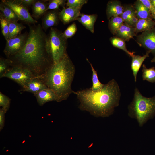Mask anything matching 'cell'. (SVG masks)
<instances>
[{
    "mask_svg": "<svg viewBox=\"0 0 155 155\" xmlns=\"http://www.w3.org/2000/svg\"><path fill=\"white\" fill-rule=\"evenodd\" d=\"M81 9L68 7L63 8L59 13V18L64 24L77 20L81 13Z\"/></svg>",
    "mask_w": 155,
    "mask_h": 155,
    "instance_id": "obj_10",
    "label": "cell"
},
{
    "mask_svg": "<svg viewBox=\"0 0 155 155\" xmlns=\"http://www.w3.org/2000/svg\"><path fill=\"white\" fill-rule=\"evenodd\" d=\"M124 23L120 16L112 17L109 20L108 27L110 31L113 35Z\"/></svg>",
    "mask_w": 155,
    "mask_h": 155,
    "instance_id": "obj_23",
    "label": "cell"
},
{
    "mask_svg": "<svg viewBox=\"0 0 155 155\" xmlns=\"http://www.w3.org/2000/svg\"><path fill=\"white\" fill-rule=\"evenodd\" d=\"M87 2V0H68L66 5L68 7L81 9Z\"/></svg>",
    "mask_w": 155,
    "mask_h": 155,
    "instance_id": "obj_31",
    "label": "cell"
},
{
    "mask_svg": "<svg viewBox=\"0 0 155 155\" xmlns=\"http://www.w3.org/2000/svg\"><path fill=\"white\" fill-rule=\"evenodd\" d=\"M88 62L90 63L92 72V85L90 88L93 90L96 91L100 89L104 84L101 83L98 78L97 72L95 70L92 64L89 61L88 59H86Z\"/></svg>",
    "mask_w": 155,
    "mask_h": 155,
    "instance_id": "obj_26",
    "label": "cell"
},
{
    "mask_svg": "<svg viewBox=\"0 0 155 155\" xmlns=\"http://www.w3.org/2000/svg\"><path fill=\"white\" fill-rule=\"evenodd\" d=\"M46 88H48L43 81L40 78L35 77L22 87V90L32 93L34 95Z\"/></svg>",
    "mask_w": 155,
    "mask_h": 155,
    "instance_id": "obj_12",
    "label": "cell"
},
{
    "mask_svg": "<svg viewBox=\"0 0 155 155\" xmlns=\"http://www.w3.org/2000/svg\"><path fill=\"white\" fill-rule=\"evenodd\" d=\"M1 2L10 8L19 20L29 24H35L37 21L29 13L28 8L23 5L19 0H2Z\"/></svg>",
    "mask_w": 155,
    "mask_h": 155,
    "instance_id": "obj_7",
    "label": "cell"
},
{
    "mask_svg": "<svg viewBox=\"0 0 155 155\" xmlns=\"http://www.w3.org/2000/svg\"><path fill=\"white\" fill-rule=\"evenodd\" d=\"M142 71L143 80H146L151 83L155 82V68L154 67L147 68L144 64L142 65Z\"/></svg>",
    "mask_w": 155,
    "mask_h": 155,
    "instance_id": "obj_25",
    "label": "cell"
},
{
    "mask_svg": "<svg viewBox=\"0 0 155 155\" xmlns=\"http://www.w3.org/2000/svg\"><path fill=\"white\" fill-rule=\"evenodd\" d=\"M133 7L138 19H153L149 9L140 0L135 2Z\"/></svg>",
    "mask_w": 155,
    "mask_h": 155,
    "instance_id": "obj_18",
    "label": "cell"
},
{
    "mask_svg": "<svg viewBox=\"0 0 155 155\" xmlns=\"http://www.w3.org/2000/svg\"><path fill=\"white\" fill-rule=\"evenodd\" d=\"M137 41L140 46L155 55V27L143 32L137 36Z\"/></svg>",
    "mask_w": 155,
    "mask_h": 155,
    "instance_id": "obj_9",
    "label": "cell"
},
{
    "mask_svg": "<svg viewBox=\"0 0 155 155\" xmlns=\"http://www.w3.org/2000/svg\"><path fill=\"white\" fill-rule=\"evenodd\" d=\"M110 40L113 46L123 50L129 56L131 57L134 55V52H131L127 50L125 41L122 39L116 36H114L111 37Z\"/></svg>",
    "mask_w": 155,
    "mask_h": 155,
    "instance_id": "obj_24",
    "label": "cell"
},
{
    "mask_svg": "<svg viewBox=\"0 0 155 155\" xmlns=\"http://www.w3.org/2000/svg\"><path fill=\"white\" fill-rule=\"evenodd\" d=\"M151 62H155V56L151 60Z\"/></svg>",
    "mask_w": 155,
    "mask_h": 155,
    "instance_id": "obj_39",
    "label": "cell"
},
{
    "mask_svg": "<svg viewBox=\"0 0 155 155\" xmlns=\"http://www.w3.org/2000/svg\"><path fill=\"white\" fill-rule=\"evenodd\" d=\"M149 10L153 19L155 22V7L151 4L150 0H140Z\"/></svg>",
    "mask_w": 155,
    "mask_h": 155,
    "instance_id": "obj_34",
    "label": "cell"
},
{
    "mask_svg": "<svg viewBox=\"0 0 155 155\" xmlns=\"http://www.w3.org/2000/svg\"><path fill=\"white\" fill-rule=\"evenodd\" d=\"M155 27V22L152 19H139L136 25V34L150 30Z\"/></svg>",
    "mask_w": 155,
    "mask_h": 155,
    "instance_id": "obj_21",
    "label": "cell"
},
{
    "mask_svg": "<svg viewBox=\"0 0 155 155\" xmlns=\"http://www.w3.org/2000/svg\"><path fill=\"white\" fill-rule=\"evenodd\" d=\"M10 99L7 96L0 92V106L6 112L9 108Z\"/></svg>",
    "mask_w": 155,
    "mask_h": 155,
    "instance_id": "obj_30",
    "label": "cell"
},
{
    "mask_svg": "<svg viewBox=\"0 0 155 155\" xmlns=\"http://www.w3.org/2000/svg\"><path fill=\"white\" fill-rule=\"evenodd\" d=\"M152 5L155 7V0H150Z\"/></svg>",
    "mask_w": 155,
    "mask_h": 155,
    "instance_id": "obj_38",
    "label": "cell"
},
{
    "mask_svg": "<svg viewBox=\"0 0 155 155\" xmlns=\"http://www.w3.org/2000/svg\"><path fill=\"white\" fill-rule=\"evenodd\" d=\"M59 13L56 10L46 12L42 20V26L44 31H46L49 28L58 24L59 20Z\"/></svg>",
    "mask_w": 155,
    "mask_h": 155,
    "instance_id": "obj_11",
    "label": "cell"
},
{
    "mask_svg": "<svg viewBox=\"0 0 155 155\" xmlns=\"http://www.w3.org/2000/svg\"><path fill=\"white\" fill-rule=\"evenodd\" d=\"M0 23L2 33L6 40H7L9 38V21L4 18L0 16Z\"/></svg>",
    "mask_w": 155,
    "mask_h": 155,
    "instance_id": "obj_28",
    "label": "cell"
},
{
    "mask_svg": "<svg viewBox=\"0 0 155 155\" xmlns=\"http://www.w3.org/2000/svg\"><path fill=\"white\" fill-rule=\"evenodd\" d=\"M116 36L125 41H128L136 35L135 28L132 27L124 22L116 32Z\"/></svg>",
    "mask_w": 155,
    "mask_h": 155,
    "instance_id": "obj_15",
    "label": "cell"
},
{
    "mask_svg": "<svg viewBox=\"0 0 155 155\" xmlns=\"http://www.w3.org/2000/svg\"><path fill=\"white\" fill-rule=\"evenodd\" d=\"M138 20L136 15H135L131 17L126 23L131 27L135 28Z\"/></svg>",
    "mask_w": 155,
    "mask_h": 155,
    "instance_id": "obj_35",
    "label": "cell"
},
{
    "mask_svg": "<svg viewBox=\"0 0 155 155\" xmlns=\"http://www.w3.org/2000/svg\"><path fill=\"white\" fill-rule=\"evenodd\" d=\"M73 93L76 95L80 104V109L88 112L96 117H108L119 105L121 96L117 81L112 79L104 84L100 90L87 88Z\"/></svg>",
    "mask_w": 155,
    "mask_h": 155,
    "instance_id": "obj_2",
    "label": "cell"
},
{
    "mask_svg": "<svg viewBox=\"0 0 155 155\" xmlns=\"http://www.w3.org/2000/svg\"><path fill=\"white\" fill-rule=\"evenodd\" d=\"M10 65L8 59L1 58L0 59V77L2 78L3 75L9 69L8 66Z\"/></svg>",
    "mask_w": 155,
    "mask_h": 155,
    "instance_id": "obj_33",
    "label": "cell"
},
{
    "mask_svg": "<svg viewBox=\"0 0 155 155\" xmlns=\"http://www.w3.org/2000/svg\"><path fill=\"white\" fill-rule=\"evenodd\" d=\"M28 26L24 47L7 59L10 65L26 68L36 77H40L53 63L48 51V36L40 24Z\"/></svg>",
    "mask_w": 155,
    "mask_h": 155,
    "instance_id": "obj_1",
    "label": "cell"
},
{
    "mask_svg": "<svg viewBox=\"0 0 155 155\" xmlns=\"http://www.w3.org/2000/svg\"><path fill=\"white\" fill-rule=\"evenodd\" d=\"M96 14H86L81 13L77 20L85 28L92 33L94 32V25L96 20Z\"/></svg>",
    "mask_w": 155,
    "mask_h": 155,
    "instance_id": "obj_16",
    "label": "cell"
},
{
    "mask_svg": "<svg viewBox=\"0 0 155 155\" xmlns=\"http://www.w3.org/2000/svg\"><path fill=\"white\" fill-rule=\"evenodd\" d=\"M47 36L49 54L53 63H55L67 53V39L63 33L53 27L51 28Z\"/></svg>",
    "mask_w": 155,
    "mask_h": 155,
    "instance_id": "obj_5",
    "label": "cell"
},
{
    "mask_svg": "<svg viewBox=\"0 0 155 155\" xmlns=\"http://www.w3.org/2000/svg\"><path fill=\"white\" fill-rule=\"evenodd\" d=\"M27 35L28 33L25 32L6 40L5 46L3 51L5 55L9 57L19 52L24 47Z\"/></svg>",
    "mask_w": 155,
    "mask_h": 155,
    "instance_id": "obj_8",
    "label": "cell"
},
{
    "mask_svg": "<svg viewBox=\"0 0 155 155\" xmlns=\"http://www.w3.org/2000/svg\"><path fill=\"white\" fill-rule=\"evenodd\" d=\"M9 22L8 39L16 37L21 34L22 31L26 28L22 23H18L17 22Z\"/></svg>",
    "mask_w": 155,
    "mask_h": 155,
    "instance_id": "obj_22",
    "label": "cell"
},
{
    "mask_svg": "<svg viewBox=\"0 0 155 155\" xmlns=\"http://www.w3.org/2000/svg\"><path fill=\"white\" fill-rule=\"evenodd\" d=\"M128 108V115L136 119L139 126H142L155 114V96L151 98L144 97L136 88L133 100Z\"/></svg>",
    "mask_w": 155,
    "mask_h": 155,
    "instance_id": "obj_4",
    "label": "cell"
},
{
    "mask_svg": "<svg viewBox=\"0 0 155 155\" xmlns=\"http://www.w3.org/2000/svg\"><path fill=\"white\" fill-rule=\"evenodd\" d=\"M38 103L40 106H43L46 103L51 101H57V98L55 93L52 90L46 88L34 94Z\"/></svg>",
    "mask_w": 155,
    "mask_h": 155,
    "instance_id": "obj_13",
    "label": "cell"
},
{
    "mask_svg": "<svg viewBox=\"0 0 155 155\" xmlns=\"http://www.w3.org/2000/svg\"><path fill=\"white\" fill-rule=\"evenodd\" d=\"M135 15H136V13L133 6L128 5L123 8V13L120 16L124 22L126 23L131 17Z\"/></svg>",
    "mask_w": 155,
    "mask_h": 155,
    "instance_id": "obj_27",
    "label": "cell"
},
{
    "mask_svg": "<svg viewBox=\"0 0 155 155\" xmlns=\"http://www.w3.org/2000/svg\"><path fill=\"white\" fill-rule=\"evenodd\" d=\"M46 2L35 0L32 5L33 16L38 18L47 11L49 3Z\"/></svg>",
    "mask_w": 155,
    "mask_h": 155,
    "instance_id": "obj_19",
    "label": "cell"
},
{
    "mask_svg": "<svg viewBox=\"0 0 155 155\" xmlns=\"http://www.w3.org/2000/svg\"><path fill=\"white\" fill-rule=\"evenodd\" d=\"M36 77L28 69L18 65H12L9 68L2 76L16 82L22 87L30 80Z\"/></svg>",
    "mask_w": 155,
    "mask_h": 155,
    "instance_id": "obj_6",
    "label": "cell"
},
{
    "mask_svg": "<svg viewBox=\"0 0 155 155\" xmlns=\"http://www.w3.org/2000/svg\"><path fill=\"white\" fill-rule=\"evenodd\" d=\"M77 30L76 24L73 22L69 25L63 33L65 37L67 39L73 36L76 33Z\"/></svg>",
    "mask_w": 155,
    "mask_h": 155,
    "instance_id": "obj_32",
    "label": "cell"
},
{
    "mask_svg": "<svg viewBox=\"0 0 155 155\" xmlns=\"http://www.w3.org/2000/svg\"><path fill=\"white\" fill-rule=\"evenodd\" d=\"M75 67L67 53L53 63L40 77L47 88L56 95L57 102L67 100L73 93L71 85L75 73Z\"/></svg>",
    "mask_w": 155,
    "mask_h": 155,
    "instance_id": "obj_3",
    "label": "cell"
},
{
    "mask_svg": "<svg viewBox=\"0 0 155 155\" xmlns=\"http://www.w3.org/2000/svg\"><path fill=\"white\" fill-rule=\"evenodd\" d=\"M65 0H51L49 1L47 11L59 9L60 6L65 7L66 4Z\"/></svg>",
    "mask_w": 155,
    "mask_h": 155,
    "instance_id": "obj_29",
    "label": "cell"
},
{
    "mask_svg": "<svg viewBox=\"0 0 155 155\" xmlns=\"http://www.w3.org/2000/svg\"><path fill=\"white\" fill-rule=\"evenodd\" d=\"M150 53L147 51L146 54L143 56L133 55L131 57L132 58L131 69L135 82H136L137 75L142 65L146 59L149 56Z\"/></svg>",
    "mask_w": 155,
    "mask_h": 155,
    "instance_id": "obj_17",
    "label": "cell"
},
{
    "mask_svg": "<svg viewBox=\"0 0 155 155\" xmlns=\"http://www.w3.org/2000/svg\"><path fill=\"white\" fill-rule=\"evenodd\" d=\"M0 16L9 22H17L19 20L14 11L9 7L2 2L0 3Z\"/></svg>",
    "mask_w": 155,
    "mask_h": 155,
    "instance_id": "obj_20",
    "label": "cell"
},
{
    "mask_svg": "<svg viewBox=\"0 0 155 155\" xmlns=\"http://www.w3.org/2000/svg\"><path fill=\"white\" fill-rule=\"evenodd\" d=\"M6 112L2 108L0 109V130L3 128L5 124V117Z\"/></svg>",
    "mask_w": 155,
    "mask_h": 155,
    "instance_id": "obj_36",
    "label": "cell"
},
{
    "mask_svg": "<svg viewBox=\"0 0 155 155\" xmlns=\"http://www.w3.org/2000/svg\"><path fill=\"white\" fill-rule=\"evenodd\" d=\"M123 8L119 1H109L107 5L106 11L107 19L109 20L113 17L121 16L123 13Z\"/></svg>",
    "mask_w": 155,
    "mask_h": 155,
    "instance_id": "obj_14",
    "label": "cell"
},
{
    "mask_svg": "<svg viewBox=\"0 0 155 155\" xmlns=\"http://www.w3.org/2000/svg\"><path fill=\"white\" fill-rule=\"evenodd\" d=\"M20 2L24 6L28 7L32 6L35 0H19Z\"/></svg>",
    "mask_w": 155,
    "mask_h": 155,
    "instance_id": "obj_37",
    "label": "cell"
}]
</instances>
